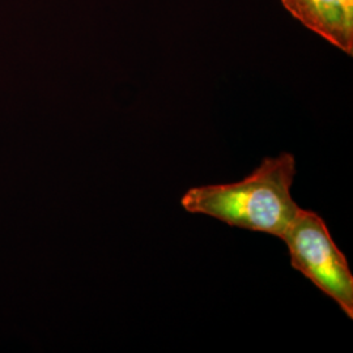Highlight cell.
<instances>
[{
  "label": "cell",
  "mask_w": 353,
  "mask_h": 353,
  "mask_svg": "<svg viewBox=\"0 0 353 353\" xmlns=\"http://www.w3.org/2000/svg\"><path fill=\"white\" fill-rule=\"evenodd\" d=\"M296 174L294 156L281 152L276 157H265L239 182L188 190L181 205L190 214H207L230 227L281 239L300 211L290 192Z\"/></svg>",
  "instance_id": "obj_1"
},
{
  "label": "cell",
  "mask_w": 353,
  "mask_h": 353,
  "mask_svg": "<svg viewBox=\"0 0 353 353\" xmlns=\"http://www.w3.org/2000/svg\"><path fill=\"white\" fill-rule=\"evenodd\" d=\"M280 240L287 245L292 267L353 318L352 272L325 220L313 211L300 208Z\"/></svg>",
  "instance_id": "obj_2"
},
{
  "label": "cell",
  "mask_w": 353,
  "mask_h": 353,
  "mask_svg": "<svg viewBox=\"0 0 353 353\" xmlns=\"http://www.w3.org/2000/svg\"><path fill=\"white\" fill-rule=\"evenodd\" d=\"M303 26L331 45L353 54V0H281Z\"/></svg>",
  "instance_id": "obj_3"
}]
</instances>
